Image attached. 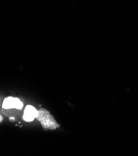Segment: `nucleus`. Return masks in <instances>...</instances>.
Listing matches in <instances>:
<instances>
[{"instance_id":"nucleus-1","label":"nucleus","mask_w":138,"mask_h":156,"mask_svg":"<svg viewBox=\"0 0 138 156\" xmlns=\"http://www.w3.org/2000/svg\"><path fill=\"white\" fill-rule=\"evenodd\" d=\"M36 119L40 123L44 130H55L60 127L54 117L51 115L49 111L44 108H40L38 110V115Z\"/></svg>"},{"instance_id":"nucleus-2","label":"nucleus","mask_w":138,"mask_h":156,"mask_svg":"<svg viewBox=\"0 0 138 156\" xmlns=\"http://www.w3.org/2000/svg\"><path fill=\"white\" fill-rule=\"evenodd\" d=\"M23 103L18 98H14L12 96H8L4 98L3 100L2 107L3 109H17L21 110L23 108Z\"/></svg>"},{"instance_id":"nucleus-3","label":"nucleus","mask_w":138,"mask_h":156,"mask_svg":"<svg viewBox=\"0 0 138 156\" xmlns=\"http://www.w3.org/2000/svg\"><path fill=\"white\" fill-rule=\"evenodd\" d=\"M37 115L38 110L31 105H27L24 110L23 118L25 121L31 122L36 118Z\"/></svg>"},{"instance_id":"nucleus-4","label":"nucleus","mask_w":138,"mask_h":156,"mask_svg":"<svg viewBox=\"0 0 138 156\" xmlns=\"http://www.w3.org/2000/svg\"><path fill=\"white\" fill-rule=\"evenodd\" d=\"M3 121V116L1 115H0V123Z\"/></svg>"},{"instance_id":"nucleus-5","label":"nucleus","mask_w":138,"mask_h":156,"mask_svg":"<svg viewBox=\"0 0 138 156\" xmlns=\"http://www.w3.org/2000/svg\"><path fill=\"white\" fill-rule=\"evenodd\" d=\"M10 119H11V121H13V120H15V118H11Z\"/></svg>"}]
</instances>
